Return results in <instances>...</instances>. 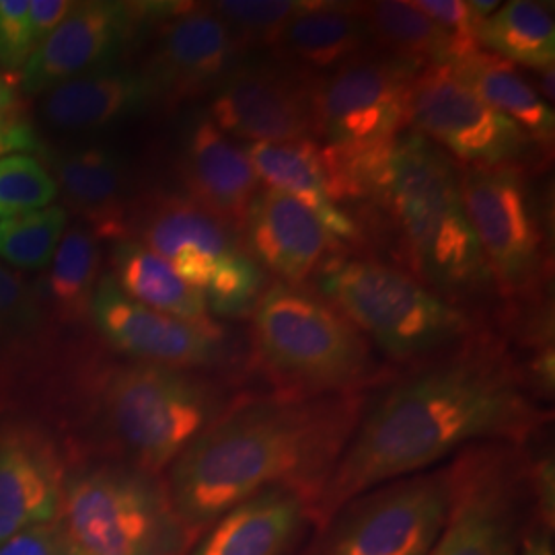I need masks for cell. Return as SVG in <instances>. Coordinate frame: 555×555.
<instances>
[{"label":"cell","mask_w":555,"mask_h":555,"mask_svg":"<svg viewBox=\"0 0 555 555\" xmlns=\"http://www.w3.org/2000/svg\"><path fill=\"white\" fill-rule=\"evenodd\" d=\"M545 422L508 344L488 327L364 403L311 516L327 525L364 492L435 469L474 444H520Z\"/></svg>","instance_id":"6da1fadb"},{"label":"cell","mask_w":555,"mask_h":555,"mask_svg":"<svg viewBox=\"0 0 555 555\" xmlns=\"http://www.w3.org/2000/svg\"><path fill=\"white\" fill-rule=\"evenodd\" d=\"M364 403V393L233 399L171 465L179 520L196 533L268 490L297 492L313 511Z\"/></svg>","instance_id":"7a4b0ae2"},{"label":"cell","mask_w":555,"mask_h":555,"mask_svg":"<svg viewBox=\"0 0 555 555\" xmlns=\"http://www.w3.org/2000/svg\"><path fill=\"white\" fill-rule=\"evenodd\" d=\"M373 227L405 272L469 309L498 297L492 272L465 210L459 165L437 144L403 130L380 169Z\"/></svg>","instance_id":"3957f363"},{"label":"cell","mask_w":555,"mask_h":555,"mask_svg":"<svg viewBox=\"0 0 555 555\" xmlns=\"http://www.w3.org/2000/svg\"><path fill=\"white\" fill-rule=\"evenodd\" d=\"M249 319V358L274 393H362L383 378L373 344L309 284L270 280Z\"/></svg>","instance_id":"277c9868"},{"label":"cell","mask_w":555,"mask_h":555,"mask_svg":"<svg viewBox=\"0 0 555 555\" xmlns=\"http://www.w3.org/2000/svg\"><path fill=\"white\" fill-rule=\"evenodd\" d=\"M309 286L397 364L416 366L442 357L488 330L479 311L440 297L377 256H336Z\"/></svg>","instance_id":"5b68a950"},{"label":"cell","mask_w":555,"mask_h":555,"mask_svg":"<svg viewBox=\"0 0 555 555\" xmlns=\"http://www.w3.org/2000/svg\"><path fill=\"white\" fill-rule=\"evenodd\" d=\"M422 68L371 48L319 77L318 142L339 206L366 204L397 137L408 130L410 85Z\"/></svg>","instance_id":"8992f818"},{"label":"cell","mask_w":555,"mask_h":555,"mask_svg":"<svg viewBox=\"0 0 555 555\" xmlns=\"http://www.w3.org/2000/svg\"><path fill=\"white\" fill-rule=\"evenodd\" d=\"M100 403L105 426L130 465L151 476L171 467L231 405L217 378L137 360L107 371Z\"/></svg>","instance_id":"52a82bcc"},{"label":"cell","mask_w":555,"mask_h":555,"mask_svg":"<svg viewBox=\"0 0 555 555\" xmlns=\"http://www.w3.org/2000/svg\"><path fill=\"white\" fill-rule=\"evenodd\" d=\"M130 238L165 259L206 300L210 315L247 319L270 278L243 247L233 227L183 192L137 198Z\"/></svg>","instance_id":"ba28073f"},{"label":"cell","mask_w":555,"mask_h":555,"mask_svg":"<svg viewBox=\"0 0 555 555\" xmlns=\"http://www.w3.org/2000/svg\"><path fill=\"white\" fill-rule=\"evenodd\" d=\"M56 522L73 555H179L190 535L165 483L132 465L66 477Z\"/></svg>","instance_id":"9c48e42d"},{"label":"cell","mask_w":555,"mask_h":555,"mask_svg":"<svg viewBox=\"0 0 555 555\" xmlns=\"http://www.w3.org/2000/svg\"><path fill=\"white\" fill-rule=\"evenodd\" d=\"M465 210L508 307L545 298L552 270L545 220L527 167L459 165Z\"/></svg>","instance_id":"30bf717a"},{"label":"cell","mask_w":555,"mask_h":555,"mask_svg":"<svg viewBox=\"0 0 555 555\" xmlns=\"http://www.w3.org/2000/svg\"><path fill=\"white\" fill-rule=\"evenodd\" d=\"M451 467L383 483L330 518L321 555H428L451 508Z\"/></svg>","instance_id":"8fae6325"},{"label":"cell","mask_w":555,"mask_h":555,"mask_svg":"<svg viewBox=\"0 0 555 555\" xmlns=\"http://www.w3.org/2000/svg\"><path fill=\"white\" fill-rule=\"evenodd\" d=\"M408 130L430 140L463 167H527L541 151L513 119L456 79L449 66L422 68L412 80Z\"/></svg>","instance_id":"7c38bea8"},{"label":"cell","mask_w":555,"mask_h":555,"mask_svg":"<svg viewBox=\"0 0 555 555\" xmlns=\"http://www.w3.org/2000/svg\"><path fill=\"white\" fill-rule=\"evenodd\" d=\"M516 447L481 442L453 456L451 508L428 555H518Z\"/></svg>","instance_id":"4fadbf2b"},{"label":"cell","mask_w":555,"mask_h":555,"mask_svg":"<svg viewBox=\"0 0 555 555\" xmlns=\"http://www.w3.org/2000/svg\"><path fill=\"white\" fill-rule=\"evenodd\" d=\"M89 321L114 350L137 362L215 373L241 360L237 336L227 325L215 318L188 321L149 309L109 274L95 288Z\"/></svg>","instance_id":"5bb4252c"},{"label":"cell","mask_w":555,"mask_h":555,"mask_svg":"<svg viewBox=\"0 0 555 555\" xmlns=\"http://www.w3.org/2000/svg\"><path fill=\"white\" fill-rule=\"evenodd\" d=\"M318 79L274 59H243L212 91L206 116L241 144L318 140Z\"/></svg>","instance_id":"9a60e30c"},{"label":"cell","mask_w":555,"mask_h":555,"mask_svg":"<svg viewBox=\"0 0 555 555\" xmlns=\"http://www.w3.org/2000/svg\"><path fill=\"white\" fill-rule=\"evenodd\" d=\"M153 27L155 41L142 70L159 103L169 107L212 93L245 56L235 34L208 4L169 2Z\"/></svg>","instance_id":"2e32d148"},{"label":"cell","mask_w":555,"mask_h":555,"mask_svg":"<svg viewBox=\"0 0 555 555\" xmlns=\"http://www.w3.org/2000/svg\"><path fill=\"white\" fill-rule=\"evenodd\" d=\"M169 2H75L56 31L21 68L20 91L40 95L64 80L116 64L140 29L159 20Z\"/></svg>","instance_id":"e0dca14e"},{"label":"cell","mask_w":555,"mask_h":555,"mask_svg":"<svg viewBox=\"0 0 555 555\" xmlns=\"http://www.w3.org/2000/svg\"><path fill=\"white\" fill-rule=\"evenodd\" d=\"M238 235L268 278L284 284H311L330 259L348 254L302 204L263 185Z\"/></svg>","instance_id":"ac0fdd59"},{"label":"cell","mask_w":555,"mask_h":555,"mask_svg":"<svg viewBox=\"0 0 555 555\" xmlns=\"http://www.w3.org/2000/svg\"><path fill=\"white\" fill-rule=\"evenodd\" d=\"M66 463L56 444L29 426L0 430V543L56 520Z\"/></svg>","instance_id":"d6986e66"},{"label":"cell","mask_w":555,"mask_h":555,"mask_svg":"<svg viewBox=\"0 0 555 555\" xmlns=\"http://www.w3.org/2000/svg\"><path fill=\"white\" fill-rule=\"evenodd\" d=\"M46 169L54 179L62 208L75 215L100 241L130 238L137 198L130 173L118 155L105 146H82L48 153Z\"/></svg>","instance_id":"ffe728a7"},{"label":"cell","mask_w":555,"mask_h":555,"mask_svg":"<svg viewBox=\"0 0 555 555\" xmlns=\"http://www.w3.org/2000/svg\"><path fill=\"white\" fill-rule=\"evenodd\" d=\"M243 149L263 188L297 199L348 254L366 256L364 227L334 198L318 140L243 144Z\"/></svg>","instance_id":"44dd1931"},{"label":"cell","mask_w":555,"mask_h":555,"mask_svg":"<svg viewBox=\"0 0 555 555\" xmlns=\"http://www.w3.org/2000/svg\"><path fill=\"white\" fill-rule=\"evenodd\" d=\"M183 194L241 233L245 212L261 183L243 144L202 114L188 130L179 159Z\"/></svg>","instance_id":"7402d4cb"},{"label":"cell","mask_w":555,"mask_h":555,"mask_svg":"<svg viewBox=\"0 0 555 555\" xmlns=\"http://www.w3.org/2000/svg\"><path fill=\"white\" fill-rule=\"evenodd\" d=\"M159 103L144 70L101 66L43 93L41 116L60 130H100Z\"/></svg>","instance_id":"603a6c76"},{"label":"cell","mask_w":555,"mask_h":555,"mask_svg":"<svg viewBox=\"0 0 555 555\" xmlns=\"http://www.w3.org/2000/svg\"><path fill=\"white\" fill-rule=\"evenodd\" d=\"M266 48L278 62L323 77L375 46L360 4L315 0L288 21Z\"/></svg>","instance_id":"cb8c5ba5"},{"label":"cell","mask_w":555,"mask_h":555,"mask_svg":"<svg viewBox=\"0 0 555 555\" xmlns=\"http://www.w3.org/2000/svg\"><path fill=\"white\" fill-rule=\"evenodd\" d=\"M311 506L291 490H268L219 516L192 555H288Z\"/></svg>","instance_id":"d4e9b609"},{"label":"cell","mask_w":555,"mask_h":555,"mask_svg":"<svg viewBox=\"0 0 555 555\" xmlns=\"http://www.w3.org/2000/svg\"><path fill=\"white\" fill-rule=\"evenodd\" d=\"M449 68L479 100L513 119L539 149L547 151V146L554 144V109L537 93L535 85L518 66L486 50H477L467 59L456 60Z\"/></svg>","instance_id":"484cf974"},{"label":"cell","mask_w":555,"mask_h":555,"mask_svg":"<svg viewBox=\"0 0 555 555\" xmlns=\"http://www.w3.org/2000/svg\"><path fill=\"white\" fill-rule=\"evenodd\" d=\"M109 276L128 297L149 309L188 321L212 318L198 291L137 238H124L114 245Z\"/></svg>","instance_id":"4316f807"},{"label":"cell","mask_w":555,"mask_h":555,"mask_svg":"<svg viewBox=\"0 0 555 555\" xmlns=\"http://www.w3.org/2000/svg\"><path fill=\"white\" fill-rule=\"evenodd\" d=\"M481 50L533 73L554 68L555 21L552 4L513 0L477 25Z\"/></svg>","instance_id":"83f0119b"},{"label":"cell","mask_w":555,"mask_h":555,"mask_svg":"<svg viewBox=\"0 0 555 555\" xmlns=\"http://www.w3.org/2000/svg\"><path fill=\"white\" fill-rule=\"evenodd\" d=\"M101 245L85 224H68L50 259L43 295L50 313L60 323L89 321L91 302L101 276Z\"/></svg>","instance_id":"f1b7e54d"},{"label":"cell","mask_w":555,"mask_h":555,"mask_svg":"<svg viewBox=\"0 0 555 555\" xmlns=\"http://www.w3.org/2000/svg\"><path fill=\"white\" fill-rule=\"evenodd\" d=\"M360 7L373 46L380 52L408 60L420 68L449 66L453 62L444 34L417 9L414 0H377L360 2Z\"/></svg>","instance_id":"f546056e"},{"label":"cell","mask_w":555,"mask_h":555,"mask_svg":"<svg viewBox=\"0 0 555 555\" xmlns=\"http://www.w3.org/2000/svg\"><path fill=\"white\" fill-rule=\"evenodd\" d=\"M66 229L68 212L60 204L0 219V258L17 270H41L50 263Z\"/></svg>","instance_id":"4dcf8cb0"},{"label":"cell","mask_w":555,"mask_h":555,"mask_svg":"<svg viewBox=\"0 0 555 555\" xmlns=\"http://www.w3.org/2000/svg\"><path fill=\"white\" fill-rule=\"evenodd\" d=\"M315 0H222L208 2L215 15L235 34L245 48L268 46L278 31L307 11Z\"/></svg>","instance_id":"1f68e13d"},{"label":"cell","mask_w":555,"mask_h":555,"mask_svg":"<svg viewBox=\"0 0 555 555\" xmlns=\"http://www.w3.org/2000/svg\"><path fill=\"white\" fill-rule=\"evenodd\" d=\"M56 198L59 188L40 159L23 153L0 159V219L43 210Z\"/></svg>","instance_id":"d6a6232c"},{"label":"cell","mask_w":555,"mask_h":555,"mask_svg":"<svg viewBox=\"0 0 555 555\" xmlns=\"http://www.w3.org/2000/svg\"><path fill=\"white\" fill-rule=\"evenodd\" d=\"M414 4L428 20L435 21L438 29L444 34V38L451 46V56H453L451 64H455L456 60L467 59L477 50H481L477 43V23L472 15L469 2L417 0Z\"/></svg>","instance_id":"836d02e7"},{"label":"cell","mask_w":555,"mask_h":555,"mask_svg":"<svg viewBox=\"0 0 555 555\" xmlns=\"http://www.w3.org/2000/svg\"><path fill=\"white\" fill-rule=\"evenodd\" d=\"M31 54L29 0H0V66L21 73Z\"/></svg>","instance_id":"e575fe53"},{"label":"cell","mask_w":555,"mask_h":555,"mask_svg":"<svg viewBox=\"0 0 555 555\" xmlns=\"http://www.w3.org/2000/svg\"><path fill=\"white\" fill-rule=\"evenodd\" d=\"M38 293L0 263V330H23L38 321Z\"/></svg>","instance_id":"d590c367"},{"label":"cell","mask_w":555,"mask_h":555,"mask_svg":"<svg viewBox=\"0 0 555 555\" xmlns=\"http://www.w3.org/2000/svg\"><path fill=\"white\" fill-rule=\"evenodd\" d=\"M0 555H73L59 522H46L31 529H25L17 535L0 543Z\"/></svg>","instance_id":"8d00e7d4"},{"label":"cell","mask_w":555,"mask_h":555,"mask_svg":"<svg viewBox=\"0 0 555 555\" xmlns=\"http://www.w3.org/2000/svg\"><path fill=\"white\" fill-rule=\"evenodd\" d=\"M20 87L0 75V139L20 142L21 149H34L36 140L21 114Z\"/></svg>","instance_id":"74e56055"},{"label":"cell","mask_w":555,"mask_h":555,"mask_svg":"<svg viewBox=\"0 0 555 555\" xmlns=\"http://www.w3.org/2000/svg\"><path fill=\"white\" fill-rule=\"evenodd\" d=\"M75 2L70 0H34L29 2V29H31V43L36 48L48 40L64 17L70 13Z\"/></svg>","instance_id":"f35d334b"},{"label":"cell","mask_w":555,"mask_h":555,"mask_svg":"<svg viewBox=\"0 0 555 555\" xmlns=\"http://www.w3.org/2000/svg\"><path fill=\"white\" fill-rule=\"evenodd\" d=\"M533 488L545 518V527H554V456H543L533 467Z\"/></svg>","instance_id":"ab89813d"},{"label":"cell","mask_w":555,"mask_h":555,"mask_svg":"<svg viewBox=\"0 0 555 555\" xmlns=\"http://www.w3.org/2000/svg\"><path fill=\"white\" fill-rule=\"evenodd\" d=\"M518 555H555L554 541L547 527H539L522 537Z\"/></svg>","instance_id":"60d3db41"},{"label":"cell","mask_w":555,"mask_h":555,"mask_svg":"<svg viewBox=\"0 0 555 555\" xmlns=\"http://www.w3.org/2000/svg\"><path fill=\"white\" fill-rule=\"evenodd\" d=\"M537 79H539V85H535L537 93H539V95H541L545 101H554V68L539 70V73H537Z\"/></svg>","instance_id":"b9f144b4"},{"label":"cell","mask_w":555,"mask_h":555,"mask_svg":"<svg viewBox=\"0 0 555 555\" xmlns=\"http://www.w3.org/2000/svg\"><path fill=\"white\" fill-rule=\"evenodd\" d=\"M17 151H23L20 142H15V140L11 139H0V157L13 155V153H17Z\"/></svg>","instance_id":"7bdbcfd3"}]
</instances>
